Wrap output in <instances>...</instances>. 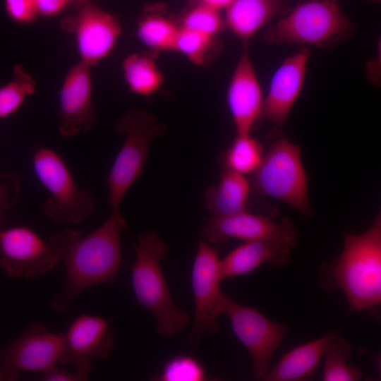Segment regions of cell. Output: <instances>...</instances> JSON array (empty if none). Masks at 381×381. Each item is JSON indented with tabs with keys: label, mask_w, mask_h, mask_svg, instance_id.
<instances>
[{
	"label": "cell",
	"mask_w": 381,
	"mask_h": 381,
	"mask_svg": "<svg viewBox=\"0 0 381 381\" xmlns=\"http://www.w3.org/2000/svg\"><path fill=\"white\" fill-rule=\"evenodd\" d=\"M126 227L120 210H111L99 227L73 242L63 258L64 286L50 301L56 312L66 313L72 301L91 286L116 282L122 262L121 235Z\"/></svg>",
	"instance_id": "1"
},
{
	"label": "cell",
	"mask_w": 381,
	"mask_h": 381,
	"mask_svg": "<svg viewBox=\"0 0 381 381\" xmlns=\"http://www.w3.org/2000/svg\"><path fill=\"white\" fill-rule=\"evenodd\" d=\"M342 235L340 256L321 266V284L327 290H341L352 310L373 313L381 303L380 212L363 233Z\"/></svg>",
	"instance_id": "2"
},
{
	"label": "cell",
	"mask_w": 381,
	"mask_h": 381,
	"mask_svg": "<svg viewBox=\"0 0 381 381\" xmlns=\"http://www.w3.org/2000/svg\"><path fill=\"white\" fill-rule=\"evenodd\" d=\"M134 248L131 281L135 298L155 317L159 334L172 336L186 326L189 317L174 305L161 269L166 244L157 232L147 231L138 237Z\"/></svg>",
	"instance_id": "3"
},
{
	"label": "cell",
	"mask_w": 381,
	"mask_h": 381,
	"mask_svg": "<svg viewBox=\"0 0 381 381\" xmlns=\"http://www.w3.org/2000/svg\"><path fill=\"white\" fill-rule=\"evenodd\" d=\"M115 130L125 140L107 178V203L111 210H120L126 194L143 171L152 143L165 133V127L151 114L131 109Z\"/></svg>",
	"instance_id": "4"
},
{
	"label": "cell",
	"mask_w": 381,
	"mask_h": 381,
	"mask_svg": "<svg viewBox=\"0 0 381 381\" xmlns=\"http://www.w3.org/2000/svg\"><path fill=\"white\" fill-rule=\"evenodd\" d=\"M352 25L337 0H308L296 6L270 27V43L325 48L347 37Z\"/></svg>",
	"instance_id": "5"
},
{
	"label": "cell",
	"mask_w": 381,
	"mask_h": 381,
	"mask_svg": "<svg viewBox=\"0 0 381 381\" xmlns=\"http://www.w3.org/2000/svg\"><path fill=\"white\" fill-rule=\"evenodd\" d=\"M81 232L67 229L47 241L23 226L0 229V268L10 277L32 279L52 270Z\"/></svg>",
	"instance_id": "6"
},
{
	"label": "cell",
	"mask_w": 381,
	"mask_h": 381,
	"mask_svg": "<svg viewBox=\"0 0 381 381\" xmlns=\"http://www.w3.org/2000/svg\"><path fill=\"white\" fill-rule=\"evenodd\" d=\"M251 175V188L257 193L283 202L306 217L313 214L298 145L284 138L277 140Z\"/></svg>",
	"instance_id": "7"
},
{
	"label": "cell",
	"mask_w": 381,
	"mask_h": 381,
	"mask_svg": "<svg viewBox=\"0 0 381 381\" xmlns=\"http://www.w3.org/2000/svg\"><path fill=\"white\" fill-rule=\"evenodd\" d=\"M35 174L49 193L43 212L56 223L83 222L92 212L95 200L91 192L80 189L63 158L54 150L41 147L32 157Z\"/></svg>",
	"instance_id": "8"
},
{
	"label": "cell",
	"mask_w": 381,
	"mask_h": 381,
	"mask_svg": "<svg viewBox=\"0 0 381 381\" xmlns=\"http://www.w3.org/2000/svg\"><path fill=\"white\" fill-rule=\"evenodd\" d=\"M220 259L217 250L200 239L191 272L195 315L190 334L191 346L196 347L202 337L218 330V318L223 315L228 296L221 289Z\"/></svg>",
	"instance_id": "9"
},
{
	"label": "cell",
	"mask_w": 381,
	"mask_h": 381,
	"mask_svg": "<svg viewBox=\"0 0 381 381\" xmlns=\"http://www.w3.org/2000/svg\"><path fill=\"white\" fill-rule=\"evenodd\" d=\"M64 349V334L32 323L0 349V380H17L20 372H42L56 367Z\"/></svg>",
	"instance_id": "10"
},
{
	"label": "cell",
	"mask_w": 381,
	"mask_h": 381,
	"mask_svg": "<svg viewBox=\"0 0 381 381\" xmlns=\"http://www.w3.org/2000/svg\"><path fill=\"white\" fill-rule=\"evenodd\" d=\"M223 315L230 320L234 334L248 351L254 376L263 380L270 371L272 356L289 330L286 324L270 320L254 308L228 298Z\"/></svg>",
	"instance_id": "11"
},
{
	"label": "cell",
	"mask_w": 381,
	"mask_h": 381,
	"mask_svg": "<svg viewBox=\"0 0 381 381\" xmlns=\"http://www.w3.org/2000/svg\"><path fill=\"white\" fill-rule=\"evenodd\" d=\"M61 29L73 35L80 61L93 66L114 49L122 28L118 18L88 1L61 21Z\"/></svg>",
	"instance_id": "12"
},
{
	"label": "cell",
	"mask_w": 381,
	"mask_h": 381,
	"mask_svg": "<svg viewBox=\"0 0 381 381\" xmlns=\"http://www.w3.org/2000/svg\"><path fill=\"white\" fill-rule=\"evenodd\" d=\"M202 239L212 243H226L229 238L245 241L274 240L297 244V232L292 222L283 218L279 222L270 217L245 211L228 216H212L205 220Z\"/></svg>",
	"instance_id": "13"
},
{
	"label": "cell",
	"mask_w": 381,
	"mask_h": 381,
	"mask_svg": "<svg viewBox=\"0 0 381 381\" xmlns=\"http://www.w3.org/2000/svg\"><path fill=\"white\" fill-rule=\"evenodd\" d=\"M114 343L109 320L84 314L76 318L64 334V349L59 363L71 364L87 380L95 358L109 357Z\"/></svg>",
	"instance_id": "14"
},
{
	"label": "cell",
	"mask_w": 381,
	"mask_h": 381,
	"mask_svg": "<svg viewBox=\"0 0 381 381\" xmlns=\"http://www.w3.org/2000/svg\"><path fill=\"white\" fill-rule=\"evenodd\" d=\"M310 55L307 48L298 50L282 61L271 78L260 118L278 128L284 127L301 93Z\"/></svg>",
	"instance_id": "15"
},
{
	"label": "cell",
	"mask_w": 381,
	"mask_h": 381,
	"mask_svg": "<svg viewBox=\"0 0 381 381\" xmlns=\"http://www.w3.org/2000/svg\"><path fill=\"white\" fill-rule=\"evenodd\" d=\"M60 134L73 137L89 131L95 122L90 66L79 61L67 71L59 96Z\"/></svg>",
	"instance_id": "16"
},
{
	"label": "cell",
	"mask_w": 381,
	"mask_h": 381,
	"mask_svg": "<svg viewBox=\"0 0 381 381\" xmlns=\"http://www.w3.org/2000/svg\"><path fill=\"white\" fill-rule=\"evenodd\" d=\"M263 93L248 45L243 46L231 75L226 102L236 135L249 134L260 118Z\"/></svg>",
	"instance_id": "17"
},
{
	"label": "cell",
	"mask_w": 381,
	"mask_h": 381,
	"mask_svg": "<svg viewBox=\"0 0 381 381\" xmlns=\"http://www.w3.org/2000/svg\"><path fill=\"white\" fill-rule=\"evenodd\" d=\"M296 246L274 240L245 241L220 259L221 276L231 279L248 274L265 263L275 267L286 265Z\"/></svg>",
	"instance_id": "18"
},
{
	"label": "cell",
	"mask_w": 381,
	"mask_h": 381,
	"mask_svg": "<svg viewBox=\"0 0 381 381\" xmlns=\"http://www.w3.org/2000/svg\"><path fill=\"white\" fill-rule=\"evenodd\" d=\"M329 337L330 332L291 349L281 358L274 368H270L263 380L266 381L310 380L323 356Z\"/></svg>",
	"instance_id": "19"
},
{
	"label": "cell",
	"mask_w": 381,
	"mask_h": 381,
	"mask_svg": "<svg viewBox=\"0 0 381 381\" xmlns=\"http://www.w3.org/2000/svg\"><path fill=\"white\" fill-rule=\"evenodd\" d=\"M250 190L251 184L245 175L222 168L218 183L205 191V205L213 216L247 211Z\"/></svg>",
	"instance_id": "20"
},
{
	"label": "cell",
	"mask_w": 381,
	"mask_h": 381,
	"mask_svg": "<svg viewBox=\"0 0 381 381\" xmlns=\"http://www.w3.org/2000/svg\"><path fill=\"white\" fill-rule=\"evenodd\" d=\"M282 8L281 0H234L225 8V25L236 36L247 40Z\"/></svg>",
	"instance_id": "21"
},
{
	"label": "cell",
	"mask_w": 381,
	"mask_h": 381,
	"mask_svg": "<svg viewBox=\"0 0 381 381\" xmlns=\"http://www.w3.org/2000/svg\"><path fill=\"white\" fill-rule=\"evenodd\" d=\"M122 69L129 90L140 96L154 95L164 83V75L157 64L145 54L128 55L123 61Z\"/></svg>",
	"instance_id": "22"
},
{
	"label": "cell",
	"mask_w": 381,
	"mask_h": 381,
	"mask_svg": "<svg viewBox=\"0 0 381 381\" xmlns=\"http://www.w3.org/2000/svg\"><path fill=\"white\" fill-rule=\"evenodd\" d=\"M352 351L351 344L340 335L330 332L329 339L323 353L324 381H358L362 373L355 365L348 363Z\"/></svg>",
	"instance_id": "23"
},
{
	"label": "cell",
	"mask_w": 381,
	"mask_h": 381,
	"mask_svg": "<svg viewBox=\"0 0 381 381\" xmlns=\"http://www.w3.org/2000/svg\"><path fill=\"white\" fill-rule=\"evenodd\" d=\"M264 154L262 145L250 133L236 135L229 148L221 154L219 162L222 168L246 176L257 170Z\"/></svg>",
	"instance_id": "24"
},
{
	"label": "cell",
	"mask_w": 381,
	"mask_h": 381,
	"mask_svg": "<svg viewBox=\"0 0 381 381\" xmlns=\"http://www.w3.org/2000/svg\"><path fill=\"white\" fill-rule=\"evenodd\" d=\"M180 26L170 19L157 14L143 18L138 24L137 36L154 51H175Z\"/></svg>",
	"instance_id": "25"
},
{
	"label": "cell",
	"mask_w": 381,
	"mask_h": 381,
	"mask_svg": "<svg viewBox=\"0 0 381 381\" xmlns=\"http://www.w3.org/2000/svg\"><path fill=\"white\" fill-rule=\"evenodd\" d=\"M36 82L20 65L15 66L12 79L0 87V119L16 113L25 99L36 92Z\"/></svg>",
	"instance_id": "26"
},
{
	"label": "cell",
	"mask_w": 381,
	"mask_h": 381,
	"mask_svg": "<svg viewBox=\"0 0 381 381\" xmlns=\"http://www.w3.org/2000/svg\"><path fill=\"white\" fill-rule=\"evenodd\" d=\"M224 25L220 11L200 3L184 16L180 26L214 37Z\"/></svg>",
	"instance_id": "27"
},
{
	"label": "cell",
	"mask_w": 381,
	"mask_h": 381,
	"mask_svg": "<svg viewBox=\"0 0 381 381\" xmlns=\"http://www.w3.org/2000/svg\"><path fill=\"white\" fill-rule=\"evenodd\" d=\"M162 381H202L207 375L203 365L193 357L176 356L167 362L157 377Z\"/></svg>",
	"instance_id": "28"
},
{
	"label": "cell",
	"mask_w": 381,
	"mask_h": 381,
	"mask_svg": "<svg viewBox=\"0 0 381 381\" xmlns=\"http://www.w3.org/2000/svg\"><path fill=\"white\" fill-rule=\"evenodd\" d=\"M213 37L180 26L176 49L196 65L202 64L214 42Z\"/></svg>",
	"instance_id": "29"
},
{
	"label": "cell",
	"mask_w": 381,
	"mask_h": 381,
	"mask_svg": "<svg viewBox=\"0 0 381 381\" xmlns=\"http://www.w3.org/2000/svg\"><path fill=\"white\" fill-rule=\"evenodd\" d=\"M20 180L18 174L11 172L0 173V229L4 224V213L13 207L20 195Z\"/></svg>",
	"instance_id": "30"
},
{
	"label": "cell",
	"mask_w": 381,
	"mask_h": 381,
	"mask_svg": "<svg viewBox=\"0 0 381 381\" xmlns=\"http://www.w3.org/2000/svg\"><path fill=\"white\" fill-rule=\"evenodd\" d=\"M4 10L12 21L30 24L39 16L35 0H4Z\"/></svg>",
	"instance_id": "31"
},
{
	"label": "cell",
	"mask_w": 381,
	"mask_h": 381,
	"mask_svg": "<svg viewBox=\"0 0 381 381\" xmlns=\"http://www.w3.org/2000/svg\"><path fill=\"white\" fill-rule=\"evenodd\" d=\"M39 16H56L69 5L68 0H35Z\"/></svg>",
	"instance_id": "32"
},
{
	"label": "cell",
	"mask_w": 381,
	"mask_h": 381,
	"mask_svg": "<svg viewBox=\"0 0 381 381\" xmlns=\"http://www.w3.org/2000/svg\"><path fill=\"white\" fill-rule=\"evenodd\" d=\"M44 380L46 381H84L87 379L78 371L74 370L68 372L59 370L56 367L44 373Z\"/></svg>",
	"instance_id": "33"
},
{
	"label": "cell",
	"mask_w": 381,
	"mask_h": 381,
	"mask_svg": "<svg viewBox=\"0 0 381 381\" xmlns=\"http://www.w3.org/2000/svg\"><path fill=\"white\" fill-rule=\"evenodd\" d=\"M234 0H200V3L221 11L228 7Z\"/></svg>",
	"instance_id": "34"
},
{
	"label": "cell",
	"mask_w": 381,
	"mask_h": 381,
	"mask_svg": "<svg viewBox=\"0 0 381 381\" xmlns=\"http://www.w3.org/2000/svg\"><path fill=\"white\" fill-rule=\"evenodd\" d=\"M90 1V0H68L69 4L72 6L74 10H76L83 4Z\"/></svg>",
	"instance_id": "35"
},
{
	"label": "cell",
	"mask_w": 381,
	"mask_h": 381,
	"mask_svg": "<svg viewBox=\"0 0 381 381\" xmlns=\"http://www.w3.org/2000/svg\"><path fill=\"white\" fill-rule=\"evenodd\" d=\"M373 1H378V0H373Z\"/></svg>",
	"instance_id": "36"
}]
</instances>
